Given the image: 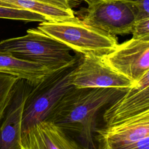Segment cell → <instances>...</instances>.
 Listing matches in <instances>:
<instances>
[{
	"instance_id": "cell-1",
	"label": "cell",
	"mask_w": 149,
	"mask_h": 149,
	"mask_svg": "<svg viewBox=\"0 0 149 149\" xmlns=\"http://www.w3.org/2000/svg\"><path fill=\"white\" fill-rule=\"evenodd\" d=\"M127 88L73 87L62 97L46 120L68 134H74L81 149H96L94 139L98 113Z\"/></svg>"
},
{
	"instance_id": "cell-2",
	"label": "cell",
	"mask_w": 149,
	"mask_h": 149,
	"mask_svg": "<svg viewBox=\"0 0 149 149\" xmlns=\"http://www.w3.org/2000/svg\"><path fill=\"white\" fill-rule=\"evenodd\" d=\"M0 51L39 64L50 72L74 65L79 59L70 54L67 45L37 28L27 30L23 36L0 41Z\"/></svg>"
},
{
	"instance_id": "cell-3",
	"label": "cell",
	"mask_w": 149,
	"mask_h": 149,
	"mask_svg": "<svg viewBox=\"0 0 149 149\" xmlns=\"http://www.w3.org/2000/svg\"><path fill=\"white\" fill-rule=\"evenodd\" d=\"M37 29L83 55L102 58L118 44L116 36L88 25L76 16L59 22H43Z\"/></svg>"
},
{
	"instance_id": "cell-4",
	"label": "cell",
	"mask_w": 149,
	"mask_h": 149,
	"mask_svg": "<svg viewBox=\"0 0 149 149\" xmlns=\"http://www.w3.org/2000/svg\"><path fill=\"white\" fill-rule=\"evenodd\" d=\"M77 63L50 73L32 87L23 108L21 133L34 124L46 120L62 97L74 87L70 83L71 73Z\"/></svg>"
},
{
	"instance_id": "cell-5",
	"label": "cell",
	"mask_w": 149,
	"mask_h": 149,
	"mask_svg": "<svg viewBox=\"0 0 149 149\" xmlns=\"http://www.w3.org/2000/svg\"><path fill=\"white\" fill-rule=\"evenodd\" d=\"M84 9V23L113 36L131 33L139 19L136 8L120 0H95Z\"/></svg>"
},
{
	"instance_id": "cell-6",
	"label": "cell",
	"mask_w": 149,
	"mask_h": 149,
	"mask_svg": "<svg viewBox=\"0 0 149 149\" xmlns=\"http://www.w3.org/2000/svg\"><path fill=\"white\" fill-rule=\"evenodd\" d=\"M111 69L137 83L149 72V40L130 39L101 58Z\"/></svg>"
},
{
	"instance_id": "cell-7",
	"label": "cell",
	"mask_w": 149,
	"mask_h": 149,
	"mask_svg": "<svg viewBox=\"0 0 149 149\" xmlns=\"http://www.w3.org/2000/svg\"><path fill=\"white\" fill-rule=\"evenodd\" d=\"M71 84L76 88H129L133 83L93 55H81L71 73Z\"/></svg>"
},
{
	"instance_id": "cell-8",
	"label": "cell",
	"mask_w": 149,
	"mask_h": 149,
	"mask_svg": "<svg viewBox=\"0 0 149 149\" xmlns=\"http://www.w3.org/2000/svg\"><path fill=\"white\" fill-rule=\"evenodd\" d=\"M33 86L18 79L0 115V149H21V122L26 97Z\"/></svg>"
},
{
	"instance_id": "cell-9",
	"label": "cell",
	"mask_w": 149,
	"mask_h": 149,
	"mask_svg": "<svg viewBox=\"0 0 149 149\" xmlns=\"http://www.w3.org/2000/svg\"><path fill=\"white\" fill-rule=\"evenodd\" d=\"M147 111H149V72L108 105L102 116L105 127Z\"/></svg>"
},
{
	"instance_id": "cell-10",
	"label": "cell",
	"mask_w": 149,
	"mask_h": 149,
	"mask_svg": "<svg viewBox=\"0 0 149 149\" xmlns=\"http://www.w3.org/2000/svg\"><path fill=\"white\" fill-rule=\"evenodd\" d=\"M97 139L109 149H119L149 137V111L102 129L95 130Z\"/></svg>"
},
{
	"instance_id": "cell-11",
	"label": "cell",
	"mask_w": 149,
	"mask_h": 149,
	"mask_svg": "<svg viewBox=\"0 0 149 149\" xmlns=\"http://www.w3.org/2000/svg\"><path fill=\"white\" fill-rule=\"evenodd\" d=\"M21 149H81L63 130L44 120L21 133Z\"/></svg>"
},
{
	"instance_id": "cell-12",
	"label": "cell",
	"mask_w": 149,
	"mask_h": 149,
	"mask_svg": "<svg viewBox=\"0 0 149 149\" xmlns=\"http://www.w3.org/2000/svg\"><path fill=\"white\" fill-rule=\"evenodd\" d=\"M0 73L25 80L34 86L52 72L39 64L18 59L0 51Z\"/></svg>"
},
{
	"instance_id": "cell-13",
	"label": "cell",
	"mask_w": 149,
	"mask_h": 149,
	"mask_svg": "<svg viewBox=\"0 0 149 149\" xmlns=\"http://www.w3.org/2000/svg\"><path fill=\"white\" fill-rule=\"evenodd\" d=\"M0 6L31 11L45 17L48 22H59L75 17L72 9H61L36 0H0Z\"/></svg>"
},
{
	"instance_id": "cell-14",
	"label": "cell",
	"mask_w": 149,
	"mask_h": 149,
	"mask_svg": "<svg viewBox=\"0 0 149 149\" xmlns=\"http://www.w3.org/2000/svg\"><path fill=\"white\" fill-rule=\"evenodd\" d=\"M0 19L24 20L28 22H47V18L36 13L22 9L0 6Z\"/></svg>"
},
{
	"instance_id": "cell-15",
	"label": "cell",
	"mask_w": 149,
	"mask_h": 149,
	"mask_svg": "<svg viewBox=\"0 0 149 149\" xmlns=\"http://www.w3.org/2000/svg\"><path fill=\"white\" fill-rule=\"evenodd\" d=\"M18 78L0 73V115L8 99L10 92Z\"/></svg>"
},
{
	"instance_id": "cell-16",
	"label": "cell",
	"mask_w": 149,
	"mask_h": 149,
	"mask_svg": "<svg viewBox=\"0 0 149 149\" xmlns=\"http://www.w3.org/2000/svg\"><path fill=\"white\" fill-rule=\"evenodd\" d=\"M131 33L133 39L149 40V17L137 19L133 26Z\"/></svg>"
},
{
	"instance_id": "cell-17",
	"label": "cell",
	"mask_w": 149,
	"mask_h": 149,
	"mask_svg": "<svg viewBox=\"0 0 149 149\" xmlns=\"http://www.w3.org/2000/svg\"><path fill=\"white\" fill-rule=\"evenodd\" d=\"M55 7L66 10H72L80 3L81 0H36Z\"/></svg>"
},
{
	"instance_id": "cell-18",
	"label": "cell",
	"mask_w": 149,
	"mask_h": 149,
	"mask_svg": "<svg viewBox=\"0 0 149 149\" xmlns=\"http://www.w3.org/2000/svg\"><path fill=\"white\" fill-rule=\"evenodd\" d=\"M133 5L139 12V19L149 17V0H120Z\"/></svg>"
},
{
	"instance_id": "cell-19",
	"label": "cell",
	"mask_w": 149,
	"mask_h": 149,
	"mask_svg": "<svg viewBox=\"0 0 149 149\" xmlns=\"http://www.w3.org/2000/svg\"><path fill=\"white\" fill-rule=\"evenodd\" d=\"M81 1H84V2H86L88 5H90V4H91V3H93V2H94L95 0H81Z\"/></svg>"
},
{
	"instance_id": "cell-20",
	"label": "cell",
	"mask_w": 149,
	"mask_h": 149,
	"mask_svg": "<svg viewBox=\"0 0 149 149\" xmlns=\"http://www.w3.org/2000/svg\"><path fill=\"white\" fill-rule=\"evenodd\" d=\"M100 149H109L107 146H105V145H103V146H102V148H101Z\"/></svg>"
}]
</instances>
